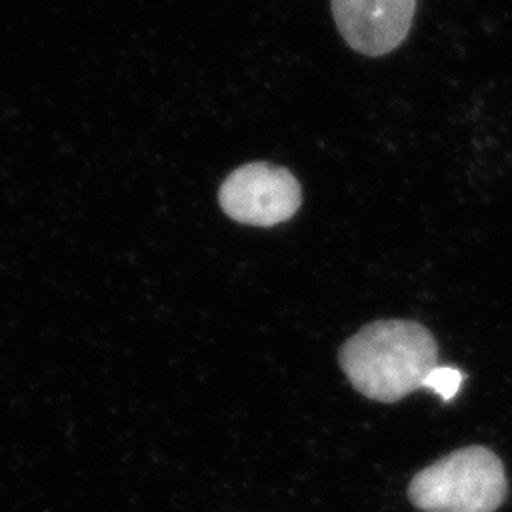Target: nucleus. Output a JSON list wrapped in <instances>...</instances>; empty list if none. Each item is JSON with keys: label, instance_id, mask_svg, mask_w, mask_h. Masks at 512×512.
<instances>
[{"label": "nucleus", "instance_id": "nucleus-1", "mask_svg": "<svg viewBox=\"0 0 512 512\" xmlns=\"http://www.w3.org/2000/svg\"><path fill=\"white\" fill-rule=\"evenodd\" d=\"M351 385L368 399L397 403L423 387L439 366L435 336L414 321H376L340 349Z\"/></svg>", "mask_w": 512, "mask_h": 512}, {"label": "nucleus", "instance_id": "nucleus-2", "mask_svg": "<svg viewBox=\"0 0 512 512\" xmlns=\"http://www.w3.org/2000/svg\"><path fill=\"white\" fill-rule=\"evenodd\" d=\"M509 484L501 459L484 446L461 448L412 478L408 497L421 512H495Z\"/></svg>", "mask_w": 512, "mask_h": 512}, {"label": "nucleus", "instance_id": "nucleus-3", "mask_svg": "<svg viewBox=\"0 0 512 512\" xmlns=\"http://www.w3.org/2000/svg\"><path fill=\"white\" fill-rule=\"evenodd\" d=\"M219 200L230 219L270 228L293 217L302 192L289 169L258 162L236 169L220 186Z\"/></svg>", "mask_w": 512, "mask_h": 512}, {"label": "nucleus", "instance_id": "nucleus-4", "mask_svg": "<svg viewBox=\"0 0 512 512\" xmlns=\"http://www.w3.org/2000/svg\"><path fill=\"white\" fill-rule=\"evenodd\" d=\"M340 35L359 54L380 57L410 33L416 0H330Z\"/></svg>", "mask_w": 512, "mask_h": 512}, {"label": "nucleus", "instance_id": "nucleus-5", "mask_svg": "<svg viewBox=\"0 0 512 512\" xmlns=\"http://www.w3.org/2000/svg\"><path fill=\"white\" fill-rule=\"evenodd\" d=\"M463 382V374L458 368L452 366H437L431 370V374L425 378L423 387L437 393L442 397V401H452L458 395L459 387Z\"/></svg>", "mask_w": 512, "mask_h": 512}]
</instances>
